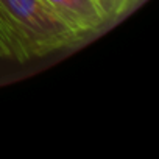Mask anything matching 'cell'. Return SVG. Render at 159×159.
I'll return each instance as SVG.
<instances>
[{
	"label": "cell",
	"mask_w": 159,
	"mask_h": 159,
	"mask_svg": "<svg viewBox=\"0 0 159 159\" xmlns=\"http://www.w3.org/2000/svg\"><path fill=\"white\" fill-rule=\"evenodd\" d=\"M0 38L8 45L11 59L19 62L84 41L45 0H0Z\"/></svg>",
	"instance_id": "1"
},
{
	"label": "cell",
	"mask_w": 159,
	"mask_h": 159,
	"mask_svg": "<svg viewBox=\"0 0 159 159\" xmlns=\"http://www.w3.org/2000/svg\"><path fill=\"white\" fill-rule=\"evenodd\" d=\"M52 10L83 38L98 31L109 20L98 0H45Z\"/></svg>",
	"instance_id": "2"
},
{
	"label": "cell",
	"mask_w": 159,
	"mask_h": 159,
	"mask_svg": "<svg viewBox=\"0 0 159 159\" xmlns=\"http://www.w3.org/2000/svg\"><path fill=\"white\" fill-rule=\"evenodd\" d=\"M128 13V0H111V20H116Z\"/></svg>",
	"instance_id": "3"
},
{
	"label": "cell",
	"mask_w": 159,
	"mask_h": 159,
	"mask_svg": "<svg viewBox=\"0 0 159 159\" xmlns=\"http://www.w3.org/2000/svg\"><path fill=\"white\" fill-rule=\"evenodd\" d=\"M0 58H10L11 59V53H10V48L8 45L5 44V41L0 38Z\"/></svg>",
	"instance_id": "4"
},
{
	"label": "cell",
	"mask_w": 159,
	"mask_h": 159,
	"mask_svg": "<svg viewBox=\"0 0 159 159\" xmlns=\"http://www.w3.org/2000/svg\"><path fill=\"white\" fill-rule=\"evenodd\" d=\"M98 2H100V5L105 8V11L108 13L109 20H111V0H98Z\"/></svg>",
	"instance_id": "5"
},
{
	"label": "cell",
	"mask_w": 159,
	"mask_h": 159,
	"mask_svg": "<svg viewBox=\"0 0 159 159\" xmlns=\"http://www.w3.org/2000/svg\"><path fill=\"white\" fill-rule=\"evenodd\" d=\"M140 2H142V0H128V13H129L131 10H134Z\"/></svg>",
	"instance_id": "6"
}]
</instances>
